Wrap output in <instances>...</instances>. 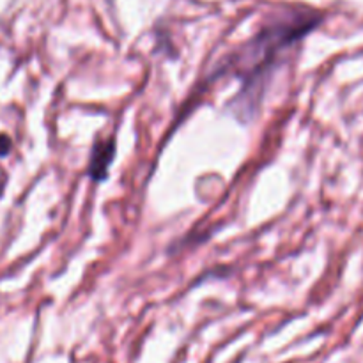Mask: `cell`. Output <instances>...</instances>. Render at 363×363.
I'll return each mask as SVG.
<instances>
[{
	"label": "cell",
	"mask_w": 363,
	"mask_h": 363,
	"mask_svg": "<svg viewBox=\"0 0 363 363\" xmlns=\"http://www.w3.org/2000/svg\"><path fill=\"white\" fill-rule=\"evenodd\" d=\"M323 13L308 6L280 7L269 14L250 39L222 59L213 77L233 74L241 89L227 108L241 123H248L259 110L269 77L291 48L321 25Z\"/></svg>",
	"instance_id": "cell-1"
},
{
	"label": "cell",
	"mask_w": 363,
	"mask_h": 363,
	"mask_svg": "<svg viewBox=\"0 0 363 363\" xmlns=\"http://www.w3.org/2000/svg\"><path fill=\"white\" fill-rule=\"evenodd\" d=\"M116 158V138H101L92 145L91 160H89V176L94 183H101L108 177V169Z\"/></svg>",
	"instance_id": "cell-2"
},
{
	"label": "cell",
	"mask_w": 363,
	"mask_h": 363,
	"mask_svg": "<svg viewBox=\"0 0 363 363\" xmlns=\"http://www.w3.org/2000/svg\"><path fill=\"white\" fill-rule=\"evenodd\" d=\"M11 151V138L7 135H0V156H7Z\"/></svg>",
	"instance_id": "cell-3"
},
{
	"label": "cell",
	"mask_w": 363,
	"mask_h": 363,
	"mask_svg": "<svg viewBox=\"0 0 363 363\" xmlns=\"http://www.w3.org/2000/svg\"><path fill=\"white\" fill-rule=\"evenodd\" d=\"M6 181H7V176L4 172H0V195L4 194V188H6Z\"/></svg>",
	"instance_id": "cell-4"
}]
</instances>
